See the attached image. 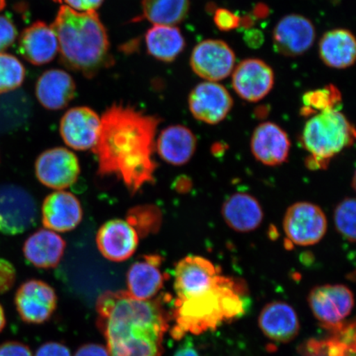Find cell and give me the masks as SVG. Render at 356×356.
I'll use <instances>...</instances> for the list:
<instances>
[{"label":"cell","mask_w":356,"mask_h":356,"mask_svg":"<svg viewBox=\"0 0 356 356\" xmlns=\"http://www.w3.org/2000/svg\"><path fill=\"white\" fill-rule=\"evenodd\" d=\"M101 118L88 106L67 111L60 123V134L65 144L74 150L92 149L99 138Z\"/></svg>","instance_id":"5bb4252c"},{"label":"cell","mask_w":356,"mask_h":356,"mask_svg":"<svg viewBox=\"0 0 356 356\" xmlns=\"http://www.w3.org/2000/svg\"><path fill=\"white\" fill-rule=\"evenodd\" d=\"M305 149L317 160L333 157L351 143L354 130L345 115L336 108H327L311 118L302 132Z\"/></svg>","instance_id":"5b68a950"},{"label":"cell","mask_w":356,"mask_h":356,"mask_svg":"<svg viewBox=\"0 0 356 356\" xmlns=\"http://www.w3.org/2000/svg\"><path fill=\"white\" fill-rule=\"evenodd\" d=\"M35 356H71L68 347L59 342H47L39 347Z\"/></svg>","instance_id":"74e56055"},{"label":"cell","mask_w":356,"mask_h":356,"mask_svg":"<svg viewBox=\"0 0 356 356\" xmlns=\"http://www.w3.org/2000/svg\"><path fill=\"white\" fill-rule=\"evenodd\" d=\"M96 310L110 356H163L169 318L161 300L108 291L97 299Z\"/></svg>","instance_id":"7a4b0ae2"},{"label":"cell","mask_w":356,"mask_h":356,"mask_svg":"<svg viewBox=\"0 0 356 356\" xmlns=\"http://www.w3.org/2000/svg\"><path fill=\"white\" fill-rule=\"evenodd\" d=\"M189 108L198 121L216 124L220 123L233 108L232 97L227 89L216 82L197 84L191 92Z\"/></svg>","instance_id":"4fadbf2b"},{"label":"cell","mask_w":356,"mask_h":356,"mask_svg":"<svg viewBox=\"0 0 356 356\" xmlns=\"http://www.w3.org/2000/svg\"><path fill=\"white\" fill-rule=\"evenodd\" d=\"M213 22L217 28L222 32H229V31L238 28L242 19L233 12L225 10V8H219L213 16Z\"/></svg>","instance_id":"836d02e7"},{"label":"cell","mask_w":356,"mask_h":356,"mask_svg":"<svg viewBox=\"0 0 356 356\" xmlns=\"http://www.w3.org/2000/svg\"><path fill=\"white\" fill-rule=\"evenodd\" d=\"M51 26L62 62L68 68L92 76L111 61L108 35L96 11L78 12L62 6Z\"/></svg>","instance_id":"3957f363"},{"label":"cell","mask_w":356,"mask_h":356,"mask_svg":"<svg viewBox=\"0 0 356 356\" xmlns=\"http://www.w3.org/2000/svg\"><path fill=\"white\" fill-rule=\"evenodd\" d=\"M354 296L343 284H326L312 289L309 304L314 317L332 330L345 323L354 307Z\"/></svg>","instance_id":"52a82bcc"},{"label":"cell","mask_w":356,"mask_h":356,"mask_svg":"<svg viewBox=\"0 0 356 356\" xmlns=\"http://www.w3.org/2000/svg\"><path fill=\"white\" fill-rule=\"evenodd\" d=\"M140 237L126 220L115 219L100 227L97 247L106 259L122 262L130 259L139 246Z\"/></svg>","instance_id":"2e32d148"},{"label":"cell","mask_w":356,"mask_h":356,"mask_svg":"<svg viewBox=\"0 0 356 356\" xmlns=\"http://www.w3.org/2000/svg\"><path fill=\"white\" fill-rule=\"evenodd\" d=\"M161 266L162 258L156 254L145 255L134 262L127 274V292L137 300L154 299L165 282Z\"/></svg>","instance_id":"d6986e66"},{"label":"cell","mask_w":356,"mask_h":356,"mask_svg":"<svg viewBox=\"0 0 356 356\" xmlns=\"http://www.w3.org/2000/svg\"><path fill=\"white\" fill-rule=\"evenodd\" d=\"M161 119L131 106L113 104L101 118L99 138L92 152L101 177L115 176L131 195L154 184L158 168L154 154Z\"/></svg>","instance_id":"6da1fadb"},{"label":"cell","mask_w":356,"mask_h":356,"mask_svg":"<svg viewBox=\"0 0 356 356\" xmlns=\"http://www.w3.org/2000/svg\"><path fill=\"white\" fill-rule=\"evenodd\" d=\"M53 1L62 3V0H53Z\"/></svg>","instance_id":"ee69618b"},{"label":"cell","mask_w":356,"mask_h":356,"mask_svg":"<svg viewBox=\"0 0 356 356\" xmlns=\"http://www.w3.org/2000/svg\"><path fill=\"white\" fill-rule=\"evenodd\" d=\"M316 31L312 22L300 15L282 17L275 26L273 43L275 51L286 56H298L313 46Z\"/></svg>","instance_id":"9a60e30c"},{"label":"cell","mask_w":356,"mask_h":356,"mask_svg":"<svg viewBox=\"0 0 356 356\" xmlns=\"http://www.w3.org/2000/svg\"><path fill=\"white\" fill-rule=\"evenodd\" d=\"M19 51L31 64L42 65L49 63L59 51L54 30L44 22H35L22 33Z\"/></svg>","instance_id":"7402d4cb"},{"label":"cell","mask_w":356,"mask_h":356,"mask_svg":"<svg viewBox=\"0 0 356 356\" xmlns=\"http://www.w3.org/2000/svg\"><path fill=\"white\" fill-rule=\"evenodd\" d=\"M140 238L157 234L161 228L163 215L154 204H138L128 211L127 220Z\"/></svg>","instance_id":"f546056e"},{"label":"cell","mask_w":356,"mask_h":356,"mask_svg":"<svg viewBox=\"0 0 356 356\" xmlns=\"http://www.w3.org/2000/svg\"><path fill=\"white\" fill-rule=\"evenodd\" d=\"M66 243L54 231L42 229L29 236L24 246L26 260L38 268H54L59 265Z\"/></svg>","instance_id":"d4e9b609"},{"label":"cell","mask_w":356,"mask_h":356,"mask_svg":"<svg viewBox=\"0 0 356 356\" xmlns=\"http://www.w3.org/2000/svg\"><path fill=\"white\" fill-rule=\"evenodd\" d=\"M234 65V51L220 40L200 42L191 53V69L207 81L217 82L228 78L233 72Z\"/></svg>","instance_id":"8fae6325"},{"label":"cell","mask_w":356,"mask_h":356,"mask_svg":"<svg viewBox=\"0 0 356 356\" xmlns=\"http://www.w3.org/2000/svg\"><path fill=\"white\" fill-rule=\"evenodd\" d=\"M0 356H33L29 347L19 341H6L0 345Z\"/></svg>","instance_id":"8d00e7d4"},{"label":"cell","mask_w":356,"mask_h":356,"mask_svg":"<svg viewBox=\"0 0 356 356\" xmlns=\"http://www.w3.org/2000/svg\"><path fill=\"white\" fill-rule=\"evenodd\" d=\"M6 326V317L1 305H0V332H2Z\"/></svg>","instance_id":"b9f144b4"},{"label":"cell","mask_w":356,"mask_h":356,"mask_svg":"<svg viewBox=\"0 0 356 356\" xmlns=\"http://www.w3.org/2000/svg\"><path fill=\"white\" fill-rule=\"evenodd\" d=\"M63 1V0H62ZM67 6L78 12L96 11L104 0H65Z\"/></svg>","instance_id":"f35d334b"},{"label":"cell","mask_w":356,"mask_h":356,"mask_svg":"<svg viewBox=\"0 0 356 356\" xmlns=\"http://www.w3.org/2000/svg\"><path fill=\"white\" fill-rule=\"evenodd\" d=\"M17 275L11 262L0 258V295L10 291L15 286Z\"/></svg>","instance_id":"e575fe53"},{"label":"cell","mask_w":356,"mask_h":356,"mask_svg":"<svg viewBox=\"0 0 356 356\" xmlns=\"http://www.w3.org/2000/svg\"><path fill=\"white\" fill-rule=\"evenodd\" d=\"M251 149L258 161L265 165H279L287 159L291 142L287 134L277 124L265 122L253 132Z\"/></svg>","instance_id":"ffe728a7"},{"label":"cell","mask_w":356,"mask_h":356,"mask_svg":"<svg viewBox=\"0 0 356 356\" xmlns=\"http://www.w3.org/2000/svg\"><path fill=\"white\" fill-rule=\"evenodd\" d=\"M25 79V69L15 56L0 53V93L15 90Z\"/></svg>","instance_id":"4dcf8cb0"},{"label":"cell","mask_w":356,"mask_h":356,"mask_svg":"<svg viewBox=\"0 0 356 356\" xmlns=\"http://www.w3.org/2000/svg\"><path fill=\"white\" fill-rule=\"evenodd\" d=\"M232 83L241 99L255 102L264 99L274 86L273 69L259 59H247L233 70Z\"/></svg>","instance_id":"e0dca14e"},{"label":"cell","mask_w":356,"mask_h":356,"mask_svg":"<svg viewBox=\"0 0 356 356\" xmlns=\"http://www.w3.org/2000/svg\"><path fill=\"white\" fill-rule=\"evenodd\" d=\"M83 219V208L73 193L57 191L44 198L42 207V220L44 229L59 233L70 232Z\"/></svg>","instance_id":"ac0fdd59"},{"label":"cell","mask_w":356,"mask_h":356,"mask_svg":"<svg viewBox=\"0 0 356 356\" xmlns=\"http://www.w3.org/2000/svg\"><path fill=\"white\" fill-rule=\"evenodd\" d=\"M17 35L13 22L4 16H0V53L15 42Z\"/></svg>","instance_id":"d590c367"},{"label":"cell","mask_w":356,"mask_h":356,"mask_svg":"<svg viewBox=\"0 0 356 356\" xmlns=\"http://www.w3.org/2000/svg\"><path fill=\"white\" fill-rule=\"evenodd\" d=\"M220 275L211 261L200 256H188L178 261L175 270L176 300L200 295L211 288Z\"/></svg>","instance_id":"30bf717a"},{"label":"cell","mask_w":356,"mask_h":356,"mask_svg":"<svg viewBox=\"0 0 356 356\" xmlns=\"http://www.w3.org/2000/svg\"><path fill=\"white\" fill-rule=\"evenodd\" d=\"M37 203L28 191L19 186H0V233L17 235L37 222Z\"/></svg>","instance_id":"8992f818"},{"label":"cell","mask_w":356,"mask_h":356,"mask_svg":"<svg viewBox=\"0 0 356 356\" xmlns=\"http://www.w3.org/2000/svg\"><path fill=\"white\" fill-rule=\"evenodd\" d=\"M190 0H142L145 19L154 25L175 26L188 15Z\"/></svg>","instance_id":"f1b7e54d"},{"label":"cell","mask_w":356,"mask_h":356,"mask_svg":"<svg viewBox=\"0 0 356 356\" xmlns=\"http://www.w3.org/2000/svg\"><path fill=\"white\" fill-rule=\"evenodd\" d=\"M6 0H0V11H2L6 7Z\"/></svg>","instance_id":"7bdbcfd3"},{"label":"cell","mask_w":356,"mask_h":356,"mask_svg":"<svg viewBox=\"0 0 356 356\" xmlns=\"http://www.w3.org/2000/svg\"><path fill=\"white\" fill-rule=\"evenodd\" d=\"M244 296L243 284L220 275L207 291L188 299L175 300L172 337L180 340L186 334L200 335L241 317L246 310Z\"/></svg>","instance_id":"277c9868"},{"label":"cell","mask_w":356,"mask_h":356,"mask_svg":"<svg viewBox=\"0 0 356 356\" xmlns=\"http://www.w3.org/2000/svg\"><path fill=\"white\" fill-rule=\"evenodd\" d=\"M147 51L155 59L172 62L184 50L181 31L175 26L154 25L145 35Z\"/></svg>","instance_id":"83f0119b"},{"label":"cell","mask_w":356,"mask_h":356,"mask_svg":"<svg viewBox=\"0 0 356 356\" xmlns=\"http://www.w3.org/2000/svg\"><path fill=\"white\" fill-rule=\"evenodd\" d=\"M327 229V217L322 209L314 204H293L284 215V233L289 241L299 246L318 243L324 237Z\"/></svg>","instance_id":"ba28073f"},{"label":"cell","mask_w":356,"mask_h":356,"mask_svg":"<svg viewBox=\"0 0 356 356\" xmlns=\"http://www.w3.org/2000/svg\"><path fill=\"white\" fill-rule=\"evenodd\" d=\"M15 306L22 321L42 324L50 319L57 306L55 289L39 280H30L17 289Z\"/></svg>","instance_id":"7c38bea8"},{"label":"cell","mask_w":356,"mask_h":356,"mask_svg":"<svg viewBox=\"0 0 356 356\" xmlns=\"http://www.w3.org/2000/svg\"><path fill=\"white\" fill-rule=\"evenodd\" d=\"M258 325L270 340L287 343L300 332L296 312L284 302H273L266 305L258 318Z\"/></svg>","instance_id":"44dd1931"},{"label":"cell","mask_w":356,"mask_h":356,"mask_svg":"<svg viewBox=\"0 0 356 356\" xmlns=\"http://www.w3.org/2000/svg\"><path fill=\"white\" fill-rule=\"evenodd\" d=\"M155 149L163 161L175 166L184 165L197 149V138L189 128L175 124L160 132Z\"/></svg>","instance_id":"603a6c76"},{"label":"cell","mask_w":356,"mask_h":356,"mask_svg":"<svg viewBox=\"0 0 356 356\" xmlns=\"http://www.w3.org/2000/svg\"><path fill=\"white\" fill-rule=\"evenodd\" d=\"M356 203L353 198H347L338 204L334 220L338 232L349 242L355 241Z\"/></svg>","instance_id":"1f68e13d"},{"label":"cell","mask_w":356,"mask_h":356,"mask_svg":"<svg viewBox=\"0 0 356 356\" xmlns=\"http://www.w3.org/2000/svg\"><path fill=\"white\" fill-rule=\"evenodd\" d=\"M76 92L74 80L61 70H51L39 78L35 86V95L44 108L61 110L74 99Z\"/></svg>","instance_id":"cb8c5ba5"},{"label":"cell","mask_w":356,"mask_h":356,"mask_svg":"<svg viewBox=\"0 0 356 356\" xmlns=\"http://www.w3.org/2000/svg\"><path fill=\"white\" fill-rule=\"evenodd\" d=\"M175 356H199V354L193 346L186 344L178 348Z\"/></svg>","instance_id":"60d3db41"},{"label":"cell","mask_w":356,"mask_h":356,"mask_svg":"<svg viewBox=\"0 0 356 356\" xmlns=\"http://www.w3.org/2000/svg\"><path fill=\"white\" fill-rule=\"evenodd\" d=\"M74 356H110L106 346L89 343L80 346Z\"/></svg>","instance_id":"ab89813d"},{"label":"cell","mask_w":356,"mask_h":356,"mask_svg":"<svg viewBox=\"0 0 356 356\" xmlns=\"http://www.w3.org/2000/svg\"><path fill=\"white\" fill-rule=\"evenodd\" d=\"M340 91L336 86H327L318 90L305 93L304 104L311 108L320 110L335 108V106L341 101Z\"/></svg>","instance_id":"d6a6232c"},{"label":"cell","mask_w":356,"mask_h":356,"mask_svg":"<svg viewBox=\"0 0 356 356\" xmlns=\"http://www.w3.org/2000/svg\"><path fill=\"white\" fill-rule=\"evenodd\" d=\"M222 217L231 229L247 233L255 230L264 220V211L257 200L246 193H236L226 200Z\"/></svg>","instance_id":"484cf974"},{"label":"cell","mask_w":356,"mask_h":356,"mask_svg":"<svg viewBox=\"0 0 356 356\" xmlns=\"http://www.w3.org/2000/svg\"><path fill=\"white\" fill-rule=\"evenodd\" d=\"M80 164L76 155L63 147L44 151L35 163V172L42 185L61 191L77 181Z\"/></svg>","instance_id":"9c48e42d"},{"label":"cell","mask_w":356,"mask_h":356,"mask_svg":"<svg viewBox=\"0 0 356 356\" xmlns=\"http://www.w3.org/2000/svg\"><path fill=\"white\" fill-rule=\"evenodd\" d=\"M319 55L331 68L341 70L353 65L356 58L354 35L346 29L329 31L320 40Z\"/></svg>","instance_id":"4316f807"}]
</instances>
